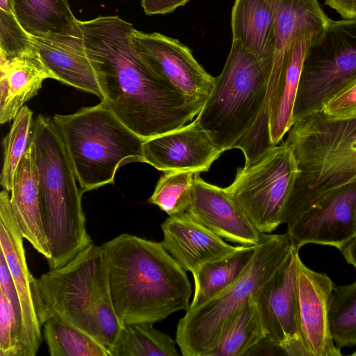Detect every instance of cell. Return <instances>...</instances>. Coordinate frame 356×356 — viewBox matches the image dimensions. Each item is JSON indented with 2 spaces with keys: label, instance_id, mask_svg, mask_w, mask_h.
Returning <instances> with one entry per match:
<instances>
[{
  "label": "cell",
  "instance_id": "cell-1",
  "mask_svg": "<svg viewBox=\"0 0 356 356\" xmlns=\"http://www.w3.org/2000/svg\"><path fill=\"white\" fill-rule=\"evenodd\" d=\"M79 26L102 101L131 131L146 140L198 115L203 105L180 93L140 56L131 23L107 15L79 20Z\"/></svg>",
  "mask_w": 356,
  "mask_h": 356
},
{
  "label": "cell",
  "instance_id": "cell-2",
  "mask_svg": "<svg viewBox=\"0 0 356 356\" xmlns=\"http://www.w3.org/2000/svg\"><path fill=\"white\" fill-rule=\"evenodd\" d=\"M102 247L111 301L123 325L154 324L188 309L192 289L186 271L161 242L125 233Z\"/></svg>",
  "mask_w": 356,
  "mask_h": 356
},
{
  "label": "cell",
  "instance_id": "cell-3",
  "mask_svg": "<svg viewBox=\"0 0 356 356\" xmlns=\"http://www.w3.org/2000/svg\"><path fill=\"white\" fill-rule=\"evenodd\" d=\"M36 286L44 323L53 317L72 325L111 354L124 325L111 301L102 245L91 243L66 264L49 269L37 278Z\"/></svg>",
  "mask_w": 356,
  "mask_h": 356
},
{
  "label": "cell",
  "instance_id": "cell-4",
  "mask_svg": "<svg viewBox=\"0 0 356 356\" xmlns=\"http://www.w3.org/2000/svg\"><path fill=\"white\" fill-rule=\"evenodd\" d=\"M29 141L35 152L49 269L63 266L92 243L81 197L63 140L52 119L38 115Z\"/></svg>",
  "mask_w": 356,
  "mask_h": 356
},
{
  "label": "cell",
  "instance_id": "cell-5",
  "mask_svg": "<svg viewBox=\"0 0 356 356\" xmlns=\"http://www.w3.org/2000/svg\"><path fill=\"white\" fill-rule=\"evenodd\" d=\"M284 141L300 171L282 224L327 193L356 181V119L334 120L314 112L293 122Z\"/></svg>",
  "mask_w": 356,
  "mask_h": 356
},
{
  "label": "cell",
  "instance_id": "cell-6",
  "mask_svg": "<svg viewBox=\"0 0 356 356\" xmlns=\"http://www.w3.org/2000/svg\"><path fill=\"white\" fill-rule=\"evenodd\" d=\"M63 140L82 192L113 184L118 169L144 162L145 140L102 101L52 118Z\"/></svg>",
  "mask_w": 356,
  "mask_h": 356
},
{
  "label": "cell",
  "instance_id": "cell-7",
  "mask_svg": "<svg viewBox=\"0 0 356 356\" xmlns=\"http://www.w3.org/2000/svg\"><path fill=\"white\" fill-rule=\"evenodd\" d=\"M268 76L259 60L238 42L195 118L222 152L236 148L261 118Z\"/></svg>",
  "mask_w": 356,
  "mask_h": 356
},
{
  "label": "cell",
  "instance_id": "cell-8",
  "mask_svg": "<svg viewBox=\"0 0 356 356\" xmlns=\"http://www.w3.org/2000/svg\"><path fill=\"white\" fill-rule=\"evenodd\" d=\"M293 247L288 235L261 233L251 263L233 284L179 320L176 343L184 356H211L222 331L239 309L255 296Z\"/></svg>",
  "mask_w": 356,
  "mask_h": 356
},
{
  "label": "cell",
  "instance_id": "cell-9",
  "mask_svg": "<svg viewBox=\"0 0 356 356\" xmlns=\"http://www.w3.org/2000/svg\"><path fill=\"white\" fill-rule=\"evenodd\" d=\"M355 76L356 18L330 19L305 56L293 108V122L321 111L325 102Z\"/></svg>",
  "mask_w": 356,
  "mask_h": 356
},
{
  "label": "cell",
  "instance_id": "cell-10",
  "mask_svg": "<svg viewBox=\"0 0 356 356\" xmlns=\"http://www.w3.org/2000/svg\"><path fill=\"white\" fill-rule=\"evenodd\" d=\"M291 147L283 142L250 165L238 168L225 189L260 233H271L281 217L299 175Z\"/></svg>",
  "mask_w": 356,
  "mask_h": 356
},
{
  "label": "cell",
  "instance_id": "cell-11",
  "mask_svg": "<svg viewBox=\"0 0 356 356\" xmlns=\"http://www.w3.org/2000/svg\"><path fill=\"white\" fill-rule=\"evenodd\" d=\"M299 250L291 251L255 295L266 339L285 355L309 356L298 319L297 270Z\"/></svg>",
  "mask_w": 356,
  "mask_h": 356
},
{
  "label": "cell",
  "instance_id": "cell-12",
  "mask_svg": "<svg viewBox=\"0 0 356 356\" xmlns=\"http://www.w3.org/2000/svg\"><path fill=\"white\" fill-rule=\"evenodd\" d=\"M293 248L314 243L341 250L356 236V181L323 196L286 223Z\"/></svg>",
  "mask_w": 356,
  "mask_h": 356
},
{
  "label": "cell",
  "instance_id": "cell-13",
  "mask_svg": "<svg viewBox=\"0 0 356 356\" xmlns=\"http://www.w3.org/2000/svg\"><path fill=\"white\" fill-rule=\"evenodd\" d=\"M24 238L11 208L9 192L3 189L0 193V251L7 262L21 305L24 356H35L42 343L44 323L37 278L29 270Z\"/></svg>",
  "mask_w": 356,
  "mask_h": 356
},
{
  "label": "cell",
  "instance_id": "cell-14",
  "mask_svg": "<svg viewBox=\"0 0 356 356\" xmlns=\"http://www.w3.org/2000/svg\"><path fill=\"white\" fill-rule=\"evenodd\" d=\"M136 47L147 64L186 97L204 104L214 78L195 60L191 49L160 33L134 29Z\"/></svg>",
  "mask_w": 356,
  "mask_h": 356
},
{
  "label": "cell",
  "instance_id": "cell-15",
  "mask_svg": "<svg viewBox=\"0 0 356 356\" xmlns=\"http://www.w3.org/2000/svg\"><path fill=\"white\" fill-rule=\"evenodd\" d=\"M335 284L325 273L314 271L299 258L297 270L300 328L309 356H341L330 330L328 314Z\"/></svg>",
  "mask_w": 356,
  "mask_h": 356
},
{
  "label": "cell",
  "instance_id": "cell-16",
  "mask_svg": "<svg viewBox=\"0 0 356 356\" xmlns=\"http://www.w3.org/2000/svg\"><path fill=\"white\" fill-rule=\"evenodd\" d=\"M222 152L196 119L143 143L144 163L163 172H207Z\"/></svg>",
  "mask_w": 356,
  "mask_h": 356
},
{
  "label": "cell",
  "instance_id": "cell-17",
  "mask_svg": "<svg viewBox=\"0 0 356 356\" xmlns=\"http://www.w3.org/2000/svg\"><path fill=\"white\" fill-rule=\"evenodd\" d=\"M186 212L226 241L244 246L259 243L261 233L225 188L206 182L198 173L194 175L192 199Z\"/></svg>",
  "mask_w": 356,
  "mask_h": 356
},
{
  "label": "cell",
  "instance_id": "cell-18",
  "mask_svg": "<svg viewBox=\"0 0 356 356\" xmlns=\"http://www.w3.org/2000/svg\"><path fill=\"white\" fill-rule=\"evenodd\" d=\"M165 250L193 276L205 264L237 251L234 246L195 220L186 211L170 216L161 224Z\"/></svg>",
  "mask_w": 356,
  "mask_h": 356
},
{
  "label": "cell",
  "instance_id": "cell-19",
  "mask_svg": "<svg viewBox=\"0 0 356 356\" xmlns=\"http://www.w3.org/2000/svg\"><path fill=\"white\" fill-rule=\"evenodd\" d=\"M33 40L54 79L102 98L82 37L54 34L33 36Z\"/></svg>",
  "mask_w": 356,
  "mask_h": 356
},
{
  "label": "cell",
  "instance_id": "cell-20",
  "mask_svg": "<svg viewBox=\"0 0 356 356\" xmlns=\"http://www.w3.org/2000/svg\"><path fill=\"white\" fill-rule=\"evenodd\" d=\"M10 202L24 239L48 260L50 250L44 228L35 152L30 141L14 174Z\"/></svg>",
  "mask_w": 356,
  "mask_h": 356
},
{
  "label": "cell",
  "instance_id": "cell-21",
  "mask_svg": "<svg viewBox=\"0 0 356 356\" xmlns=\"http://www.w3.org/2000/svg\"><path fill=\"white\" fill-rule=\"evenodd\" d=\"M0 122L13 120L24 104L35 97L52 74L36 49L13 57H0Z\"/></svg>",
  "mask_w": 356,
  "mask_h": 356
},
{
  "label": "cell",
  "instance_id": "cell-22",
  "mask_svg": "<svg viewBox=\"0 0 356 356\" xmlns=\"http://www.w3.org/2000/svg\"><path fill=\"white\" fill-rule=\"evenodd\" d=\"M276 6L277 0H235L232 10V41L256 56L268 79Z\"/></svg>",
  "mask_w": 356,
  "mask_h": 356
},
{
  "label": "cell",
  "instance_id": "cell-23",
  "mask_svg": "<svg viewBox=\"0 0 356 356\" xmlns=\"http://www.w3.org/2000/svg\"><path fill=\"white\" fill-rule=\"evenodd\" d=\"M20 25L35 37L65 35L82 37L79 20L67 0H13Z\"/></svg>",
  "mask_w": 356,
  "mask_h": 356
},
{
  "label": "cell",
  "instance_id": "cell-24",
  "mask_svg": "<svg viewBox=\"0 0 356 356\" xmlns=\"http://www.w3.org/2000/svg\"><path fill=\"white\" fill-rule=\"evenodd\" d=\"M255 251L256 245H241L235 252L203 266L193 275L195 292L188 309L206 302L236 281L249 266Z\"/></svg>",
  "mask_w": 356,
  "mask_h": 356
},
{
  "label": "cell",
  "instance_id": "cell-25",
  "mask_svg": "<svg viewBox=\"0 0 356 356\" xmlns=\"http://www.w3.org/2000/svg\"><path fill=\"white\" fill-rule=\"evenodd\" d=\"M23 332L19 299L0 251V356H24Z\"/></svg>",
  "mask_w": 356,
  "mask_h": 356
},
{
  "label": "cell",
  "instance_id": "cell-26",
  "mask_svg": "<svg viewBox=\"0 0 356 356\" xmlns=\"http://www.w3.org/2000/svg\"><path fill=\"white\" fill-rule=\"evenodd\" d=\"M266 335L254 297L239 309L222 331L211 356H241L261 341Z\"/></svg>",
  "mask_w": 356,
  "mask_h": 356
},
{
  "label": "cell",
  "instance_id": "cell-27",
  "mask_svg": "<svg viewBox=\"0 0 356 356\" xmlns=\"http://www.w3.org/2000/svg\"><path fill=\"white\" fill-rule=\"evenodd\" d=\"M143 323L124 325L111 350V356H177L176 341Z\"/></svg>",
  "mask_w": 356,
  "mask_h": 356
},
{
  "label": "cell",
  "instance_id": "cell-28",
  "mask_svg": "<svg viewBox=\"0 0 356 356\" xmlns=\"http://www.w3.org/2000/svg\"><path fill=\"white\" fill-rule=\"evenodd\" d=\"M42 327L51 356H111L108 350L99 341L60 320L50 317Z\"/></svg>",
  "mask_w": 356,
  "mask_h": 356
},
{
  "label": "cell",
  "instance_id": "cell-29",
  "mask_svg": "<svg viewBox=\"0 0 356 356\" xmlns=\"http://www.w3.org/2000/svg\"><path fill=\"white\" fill-rule=\"evenodd\" d=\"M328 321L332 339L338 348L356 345V281L335 286Z\"/></svg>",
  "mask_w": 356,
  "mask_h": 356
},
{
  "label": "cell",
  "instance_id": "cell-30",
  "mask_svg": "<svg viewBox=\"0 0 356 356\" xmlns=\"http://www.w3.org/2000/svg\"><path fill=\"white\" fill-rule=\"evenodd\" d=\"M194 175L186 170L165 172L148 199L149 203L156 205L169 216L186 211L192 199Z\"/></svg>",
  "mask_w": 356,
  "mask_h": 356
},
{
  "label": "cell",
  "instance_id": "cell-31",
  "mask_svg": "<svg viewBox=\"0 0 356 356\" xmlns=\"http://www.w3.org/2000/svg\"><path fill=\"white\" fill-rule=\"evenodd\" d=\"M33 112L26 105L19 111L2 144L3 166L0 183L3 189L10 192L15 170L26 152L33 124Z\"/></svg>",
  "mask_w": 356,
  "mask_h": 356
},
{
  "label": "cell",
  "instance_id": "cell-32",
  "mask_svg": "<svg viewBox=\"0 0 356 356\" xmlns=\"http://www.w3.org/2000/svg\"><path fill=\"white\" fill-rule=\"evenodd\" d=\"M35 49L33 36L20 25L15 15L0 10V57L17 56Z\"/></svg>",
  "mask_w": 356,
  "mask_h": 356
},
{
  "label": "cell",
  "instance_id": "cell-33",
  "mask_svg": "<svg viewBox=\"0 0 356 356\" xmlns=\"http://www.w3.org/2000/svg\"><path fill=\"white\" fill-rule=\"evenodd\" d=\"M321 111L334 120L356 119V76L327 100Z\"/></svg>",
  "mask_w": 356,
  "mask_h": 356
},
{
  "label": "cell",
  "instance_id": "cell-34",
  "mask_svg": "<svg viewBox=\"0 0 356 356\" xmlns=\"http://www.w3.org/2000/svg\"><path fill=\"white\" fill-rule=\"evenodd\" d=\"M190 0H142L141 6L147 15H165L172 13Z\"/></svg>",
  "mask_w": 356,
  "mask_h": 356
},
{
  "label": "cell",
  "instance_id": "cell-35",
  "mask_svg": "<svg viewBox=\"0 0 356 356\" xmlns=\"http://www.w3.org/2000/svg\"><path fill=\"white\" fill-rule=\"evenodd\" d=\"M324 3L342 19L356 18V0H324Z\"/></svg>",
  "mask_w": 356,
  "mask_h": 356
},
{
  "label": "cell",
  "instance_id": "cell-36",
  "mask_svg": "<svg viewBox=\"0 0 356 356\" xmlns=\"http://www.w3.org/2000/svg\"><path fill=\"white\" fill-rule=\"evenodd\" d=\"M341 252L347 263L351 264L356 270V236L346 244Z\"/></svg>",
  "mask_w": 356,
  "mask_h": 356
},
{
  "label": "cell",
  "instance_id": "cell-37",
  "mask_svg": "<svg viewBox=\"0 0 356 356\" xmlns=\"http://www.w3.org/2000/svg\"><path fill=\"white\" fill-rule=\"evenodd\" d=\"M0 10L14 15L13 0H0Z\"/></svg>",
  "mask_w": 356,
  "mask_h": 356
},
{
  "label": "cell",
  "instance_id": "cell-38",
  "mask_svg": "<svg viewBox=\"0 0 356 356\" xmlns=\"http://www.w3.org/2000/svg\"><path fill=\"white\" fill-rule=\"evenodd\" d=\"M351 355L356 356V350L353 353H352Z\"/></svg>",
  "mask_w": 356,
  "mask_h": 356
}]
</instances>
